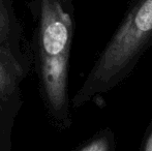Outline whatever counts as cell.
<instances>
[{
  "label": "cell",
  "instance_id": "obj_5",
  "mask_svg": "<svg viewBox=\"0 0 152 151\" xmlns=\"http://www.w3.org/2000/svg\"><path fill=\"white\" fill-rule=\"evenodd\" d=\"M82 151H107V143L104 140H98L87 146Z\"/></svg>",
  "mask_w": 152,
  "mask_h": 151
},
{
  "label": "cell",
  "instance_id": "obj_2",
  "mask_svg": "<svg viewBox=\"0 0 152 151\" xmlns=\"http://www.w3.org/2000/svg\"><path fill=\"white\" fill-rule=\"evenodd\" d=\"M72 22L59 0H42L39 22V58L42 87L47 101L57 116L67 108V64Z\"/></svg>",
  "mask_w": 152,
  "mask_h": 151
},
{
  "label": "cell",
  "instance_id": "obj_4",
  "mask_svg": "<svg viewBox=\"0 0 152 151\" xmlns=\"http://www.w3.org/2000/svg\"><path fill=\"white\" fill-rule=\"evenodd\" d=\"M8 29H10V22H8L7 14L2 5V2L0 1V49L3 50H6L3 44L7 36Z\"/></svg>",
  "mask_w": 152,
  "mask_h": 151
},
{
  "label": "cell",
  "instance_id": "obj_1",
  "mask_svg": "<svg viewBox=\"0 0 152 151\" xmlns=\"http://www.w3.org/2000/svg\"><path fill=\"white\" fill-rule=\"evenodd\" d=\"M151 39L152 0H136L75 98V105L114 86Z\"/></svg>",
  "mask_w": 152,
  "mask_h": 151
},
{
  "label": "cell",
  "instance_id": "obj_3",
  "mask_svg": "<svg viewBox=\"0 0 152 151\" xmlns=\"http://www.w3.org/2000/svg\"><path fill=\"white\" fill-rule=\"evenodd\" d=\"M20 75V69L7 50L0 49V98L7 101L14 93Z\"/></svg>",
  "mask_w": 152,
  "mask_h": 151
},
{
  "label": "cell",
  "instance_id": "obj_6",
  "mask_svg": "<svg viewBox=\"0 0 152 151\" xmlns=\"http://www.w3.org/2000/svg\"><path fill=\"white\" fill-rule=\"evenodd\" d=\"M144 151H152V131H151L150 136L148 137V139H147Z\"/></svg>",
  "mask_w": 152,
  "mask_h": 151
},
{
  "label": "cell",
  "instance_id": "obj_7",
  "mask_svg": "<svg viewBox=\"0 0 152 151\" xmlns=\"http://www.w3.org/2000/svg\"><path fill=\"white\" fill-rule=\"evenodd\" d=\"M59 1H60V2H61V1H65V0H59Z\"/></svg>",
  "mask_w": 152,
  "mask_h": 151
}]
</instances>
